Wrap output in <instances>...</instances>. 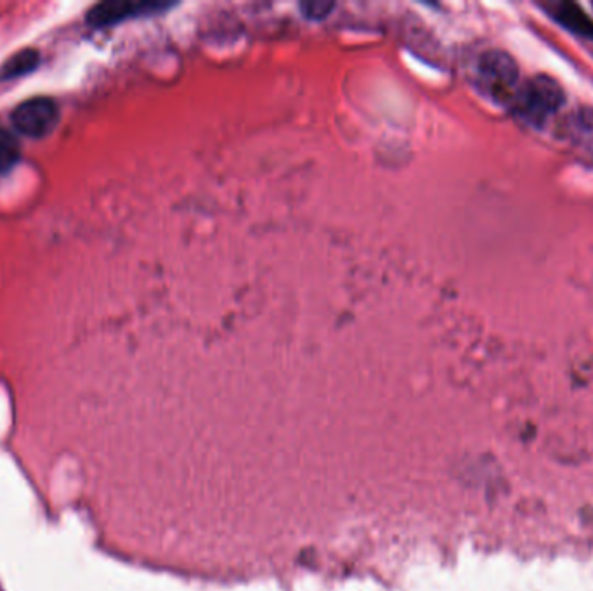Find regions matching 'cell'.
I'll use <instances>...</instances> for the list:
<instances>
[{
    "label": "cell",
    "instance_id": "cell-1",
    "mask_svg": "<svg viewBox=\"0 0 593 591\" xmlns=\"http://www.w3.org/2000/svg\"><path fill=\"white\" fill-rule=\"evenodd\" d=\"M564 99V91L554 78L536 75L529 78L521 89H517L514 108L528 124L540 127L547 122L550 115L561 108Z\"/></svg>",
    "mask_w": 593,
    "mask_h": 591
},
{
    "label": "cell",
    "instance_id": "cell-2",
    "mask_svg": "<svg viewBox=\"0 0 593 591\" xmlns=\"http://www.w3.org/2000/svg\"><path fill=\"white\" fill-rule=\"evenodd\" d=\"M477 82L484 94L498 103L514 101L519 82V66L507 52H484L477 65Z\"/></svg>",
    "mask_w": 593,
    "mask_h": 591
},
{
    "label": "cell",
    "instance_id": "cell-3",
    "mask_svg": "<svg viewBox=\"0 0 593 591\" xmlns=\"http://www.w3.org/2000/svg\"><path fill=\"white\" fill-rule=\"evenodd\" d=\"M58 106L46 98H33L13 111V124L28 137H44L58 124Z\"/></svg>",
    "mask_w": 593,
    "mask_h": 591
},
{
    "label": "cell",
    "instance_id": "cell-4",
    "mask_svg": "<svg viewBox=\"0 0 593 591\" xmlns=\"http://www.w3.org/2000/svg\"><path fill=\"white\" fill-rule=\"evenodd\" d=\"M169 7V4H160V2H105L92 9L89 14V23L92 26L115 25L120 21L132 18V16H141V14L155 13L160 9Z\"/></svg>",
    "mask_w": 593,
    "mask_h": 591
},
{
    "label": "cell",
    "instance_id": "cell-5",
    "mask_svg": "<svg viewBox=\"0 0 593 591\" xmlns=\"http://www.w3.org/2000/svg\"><path fill=\"white\" fill-rule=\"evenodd\" d=\"M557 20L561 21L562 25L567 26L569 30L585 35L593 39V21L588 18L587 14L581 11L576 4H569L564 2L557 9Z\"/></svg>",
    "mask_w": 593,
    "mask_h": 591
},
{
    "label": "cell",
    "instance_id": "cell-6",
    "mask_svg": "<svg viewBox=\"0 0 593 591\" xmlns=\"http://www.w3.org/2000/svg\"><path fill=\"white\" fill-rule=\"evenodd\" d=\"M39 65V54L35 51H23L14 54L13 58L7 61L6 65L0 70V80H9V78L21 77L25 73H30Z\"/></svg>",
    "mask_w": 593,
    "mask_h": 591
},
{
    "label": "cell",
    "instance_id": "cell-7",
    "mask_svg": "<svg viewBox=\"0 0 593 591\" xmlns=\"http://www.w3.org/2000/svg\"><path fill=\"white\" fill-rule=\"evenodd\" d=\"M20 156L21 150L18 139L11 132L0 129V174L13 169L14 165L20 160Z\"/></svg>",
    "mask_w": 593,
    "mask_h": 591
},
{
    "label": "cell",
    "instance_id": "cell-8",
    "mask_svg": "<svg viewBox=\"0 0 593 591\" xmlns=\"http://www.w3.org/2000/svg\"><path fill=\"white\" fill-rule=\"evenodd\" d=\"M333 4H325V2H311V4H300V9H302V13L307 18H323L328 14V11L332 9Z\"/></svg>",
    "mask_w": 593,
    "mask_h": 591
}]
</instances>
